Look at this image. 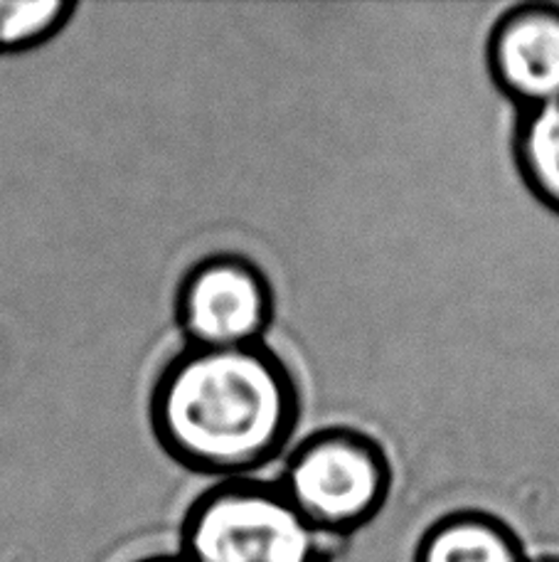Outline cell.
Instances as JSON below:
<instances>
[{
    "label": "cell",
    "instance_id": "cell-10",
    "mask_svg": "<svg viewBox=\"0 0 559 562\" xmlns=\"http://www.w3.org/2000/svg\"><path fill=\"white\" fill-rule=\"evenodd\" d=\"M527 562H559V558H555V555H545V558H531Z\"/></svg>",
    "mask_w": 559,
    "mask_h": 562
},
{
    "label": "cell",
    "instance_id": "cell-2",
    "mask_svg": "<svg viewBox=\"0 0 559 562\" xmlns=\"http://www.w3.org/2000/svg\"><path fill=\"white\" fill-rule=\"evenodd\" d=\"M335 546L298 514L276 479L262 476L199 491L178 533L185 562H331Z\"/></svg>",
    "mask_w": 559,
    "mask_h": 562
},
{
    "label": "cell",
    "instance_id": "cell-3",
    "mask_svg": "<svg viewBox=\"0 0 559 562\" xmlns=\"http://www.w3.org/2000/svg\"><path fill=\"white\" fill-rule=\"evenodd\" d=\"M392 474L383 441L363 429L333 425L286 451L276 484L318 533L341 543L385 508Z\"/></svg>",
    "mask_w": 559,
    "mask_h": 562
},
{
    "label": "cell",
    "instance_id": "cell-7",
    "mask_svg": "<svg viewBox=\"0 0 559 562\" xmlns=\"http://www.w3.org/2000/svg\"><path fill=\"white\" fill-rule=\"evenodd\" d=\"M511 150L527 193L559 215V102L515 112Z\"/></svg>",
    "mask_w": 559,
    "mask_h": 562
},
{
    "label": "cell",
    "instance_id": "cell-8",
    "mask_svg": "<svg viewBox=\"0 0 559 562\" xmlns=\"http://www.w3.org/2000/svg\"><path fill=\"white\" fill-rule=\"evenodd\" d=\"M75 10L77 3L65 0H0V53H23L47 43L69 23Z\"/></svg>",
    "mask_w": 559,
    "mask_h": 562
},
{
    "label": "cell",
    "instance_id": "cell-9",
    "mask_svg": "<svg viewBox=\"0 0 559 562\" xmlns=\"http://www.w3.org/2000/svg\"><path fill=\"white\" fill-rule=\"evenodd\" d=\"M134 562H185V560L178 553H173V555H148V558H138Z\"/></svg>",
    "mask_w": 559,
    "mask_h": 562
},
{
    "label": "cell",
    "instance_id": "cell-5",
    "mask_svg": "<svg viewBox=\"0 0 559 562\" xmlns=\"http://www.w3.org/2000/svg\"><path fill=\"white\" fill-rule=\"evenodd\" d=\"M486 69L515 112L559 102V3L503 10L488 30Z\"/></svg>",
    "mask_w": 559,
    "mask_h": 562
},
{
    "label": "cell",
    "instance_id": "cell-1",
    "mask_svg": "<svg viewBox=\"0 0 559 562\" xmlns=\"http://www.w3.org/2000/svg\"><path fill=\"white\" fill-rule=\"evenodd\" d=\"M301 387L266 344L183 346L148 395V422L175 464L215 481L256 476L292 449Z\"/></svg>",
    "mask_w": 559,
    "mask_h": 562
},
{
    "label": "cell",
    "instance_id": "cell-6",
    "mask_svg": "<svg viewBox=\"0 0 559 562\" xmlns=\"http://www.w3.org/2000/svg\"><path fill=\"white\" fill-rule=\"evenodd\" d=\"M505 520L486 510H452L424 530L414 562H527Z\"/></svg>",
    "mask_w": 559,
    "mask_h": 562
},
{
    "label": "cell",
    "instance_id": "cell-4",
    "mask_svg": "<svg viewBox=\"0 0 559 562\" xmlns=\"http://www.w3.org/2000/svg\"><path fill=\"white\" fill-rule=\"evenodd\" d=\"M276 311L274 286L252 257L213 252L185 269L175 289V324L185 346L264 344Z\"/></svg>",
    "mask_w": 559,
    "mask_h": 562
}]
</instances>
